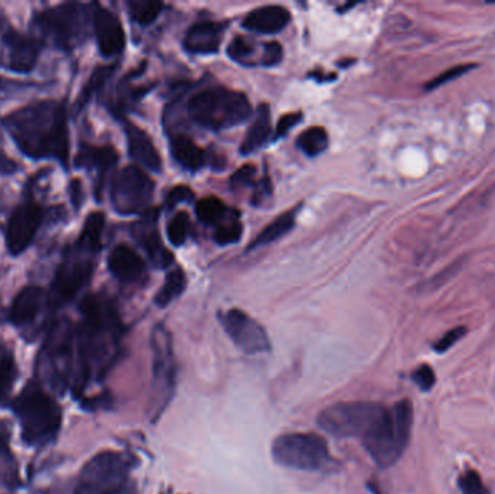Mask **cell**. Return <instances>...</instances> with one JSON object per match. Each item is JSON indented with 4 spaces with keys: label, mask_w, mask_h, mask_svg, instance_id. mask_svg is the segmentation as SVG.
I'll return each instance as SVG.
<instances>
[{
    "label": "cell",
    "mask_w": 495,
    "mask_h": 494,
    "mask_svg": "<svg viewBox=\"0 0 495 494\" xmlns=\"http://www.w3.org/2000/svg\"><path fill=\"white\" fill-rule=\"evenodd\" d=\"M7 134L33 160H57L67 166L70 154L69 125L64 106L55 100L31 103L4 119Z\"/></svg>",
    "instance_id": "6da1fadb"
},
{
    "label": "cell",
    "mask_w": 495,
    "mask_h": 494,
    "mask_svg": "<svg viewBox=\"0 0 495 494\" xmlns=\"http://www.w3.org/2000/svg\"><path fill=\"white\" fill-rule=\"evenodd\" d=\"M83 322L77 331L76 387H84L94 373L101 377L115 360L122 322L110 299L87 295L80 303Z\"/></svg>",
    "instance_id": "7a4b0ae2"
},
{
    "label": "cell",
    "mask_w": 495,
    "mask_h": 494,
    "mask_svg": "<svg viewBox=\"0 0 495 494\" xmlns=\"http://www.w3.org/2000/svg\"><path fill=\"white\" fill-rule=\"evenodd\" d=\"M11 407L21 425L22 441L28 447H48L57 440L62 423V406L36 380L22 389Z\"/></svg>",
    "instance_id": "3957f363"
},
{
    "label": "cell",
    "mask_w": 495,
    "mask_h": 494,
    "mask_svg": "<svg viewBox=\"0 0 495 494\" xmlns=\"http://www.w3.org/2000/svg\"><path fill=\"white\" fill-rule=\"evenodd\" d=\"M412 426V402L400 400L391 409H384L362 438V443L376 464L390 467L405 452L410 441Z\"/></svg>",
    "instance_id": "277c9868"
},
{
    "label": "cell",
    "mask_w": 495,
    "mask_h": 494,
    "mask_svg": "<svg viewBox=\"0 0 495 494\" xmlns=\"http://www.w3.org/2000/svg\"><path fill=\"white\" fill-rule=\"evenodd\" d=\"M188 113L200 127L222 131L236 127L252 115L250 99L241 91L226 88H210L190 98Z\"/></svg>",
    "instance_id": "5b68a950"
},
{
    "label": "cell",
    "mask_w": 495,
    "mask_h": 494,
    "mask_svg": "<svg viewBox=\"0 0 495 494\" xmlns=\"http://www.w3.org/2000/svg\"><path fill=\"white\" fill-rule=\"evenodd\" d=\"M137 465L134 455L120 451H101L80 471L76 494H103L129 483Z\"/></svg>",
    "instance_id": "8992f818"
},
{
    "label": "cell",
    "mask_w": 495,
    "mask_h": 494,
    "mask_svg": "<svg viewBox=\"0 0 495 494\" xmlns=\"http://www.w3.org/2000/svg\"><path fill=\"white\" fill-rule=\"evenodd\" d=\"M271 454L277 464L301 471H320L332 461L325 438L311 432L280 435L272 442Z\"/></svg>",
    "instance_id": "52a82bcc"
},
{
    "label": "cell",
    "mask_w": 495,
    "mask_h": 494,
    "mask_svg": "<svg viewBox=\"0 0 495 494\" xmlns=\"http://www.w3.org/2000/svg\"><path fill=\"white\" fill-rule=\"evenodd\" d=\"M386 407L374 402H339L318 416L319 428L335 438H364Z\"/></svg>",
    "instance_id": "ba28073f"
},
{
    "label": "cell",
    "mask_w": 495,
    "mask_h": 494,
    "mask_svg": "<svg viewBox=\"0 0 495 494\" xmlns=\"http://www.w3.org/2000/svg\"><path fill=\"white\" fill-rule=\"evenodd\" d=\"M152 347V394L149 413L152 422L163 414L170 404L176 387V360H174L173 339L166 328H154L151 337Z\"/></svg>",
    "instance_id": "9c48e42d"
},
{
    "label": "cell",
    "mask_w": 495,
    "mask_h": 494,
    "mask_svg": "<svg viewBox=\"0 0 495 494\" xmlns=\"http://www.w3.org/2000/svg\"><path fill=\"white\" fill-rule=\"evenodd\" d=\"M89 18L83 5L62 4L36 16V26L55 47L70 52L83 43Z\"/></svg>",
    "instance_id": "30bf717a"
},
{
    "label": "cell",
    "mask_w": 495,
    "mask_h": 494,
    "mask_svg": "<svg viewBox=\"0 0 495 494\" xmlns=\"http://www.w3.org/2000/svg\"><path fill=\"white\" fill-rule=\"evenodd\" d=\"M156 185L141 167L128 166L116 173L110 185V202L120 214H137L149 206Z\"/></svg>",
    "instance_id": "8fae6325"
},
{
    "label": "cell",
    "mask_w": 495,
    "mask_h": 494,
    "mask_svg": "<svg viewBox=\"0 0 495 494\" xmlns=\"http://www.w3.org/2000/svg\"><path fill=\"white\" fill-rule=\"evenodd\" d=\"M43 43L18 33L0 9V67L14 73H29L40 57Z\"/></svg>",
    "instance_id": "7c38bea8"
},
{
    "label": "cell",
    "mask_w": 495,
    "mask_h": 494,
    "mask_svg": "<svg viewBox=\"0 0 495 494\" xmlns=\"http://www.w3.org/2000/svg\"><path fill=\"white\" fill-rule=\"evenodd\" d=\"M72 331L69 324L55 325L43 347V368L48 380L54 387L64 389L71 370Z\"/></svg>",
    "instance_id": "4fadbf2b"
},
{
    "label": "cell",
    "mask_w": 495,
    "mask_h": 494,
    "mask_svg": "<svg viewBox=\"0 0 495 494\" xmlns=\"http://www.w3.org/2000/svg\"><path fill=\"white\" fill-rule=\"evenodd\" d=\"M221 324L229 338L245 354H257L271 351V341L265 328L241 309H231L222 313Z\"/></svg>",
    "instance_id": "5bb4252c"
},
{
    "label": "cell",
    "mask_w": 495,
    "mask_h": 494,
    "mask_svg": "<svg viewBox=\"0 0 495 494\" xmlns=\"http://www.w3.org/2000/svg\"><path fill=\"white\" fill-rule=\"evenodd\" d=\"M93 270V262L84 255H70L55 273L51 286V305L62 306L71 302L79 295V291L90 281Z\"/></svg>",
    "instance_id": "9a60e30c"
},
{
    "label": "cell",
    "mask_w": 495,
    "mask_h": 494,
    "mask_svg": "<svg viewBox=\"0 0 495 494\" xmlns=\"http://www.w3.org/2000/svg\"><path fill=\"white\" fill-rule=\"evenodd\" d=\"M43 207L35 202H25L12 212L5 233L7 252L12 257H18L28 250L43 223Z\"/></svg>",
    "instance_id": "2e32d148"
},
{
    "label": "cell",
    "mask_w": 495,
    "mask_h": 494,
    "mask_svg": "<svg viewBox=\"0 0 495 494\" xmlns=\"http://www.w3.org/2000/svg\"><path fill=\"white\" fill-rule=\"evenodd\" d=\"M91 23L100 54L108 59L120 54L125 48L127 38L119 18L101 5L96 4L93 5L91 11Z\"/></svg>",
    "instance_id": "e0dca14e"
},
{
    "label": "cell",
    "mask_w": 495,
    "mask_h": 494,
    "mask_svg": "<svg viewBox=\"0 0 495 494\" xmlns=\"http://www.w3.org/2000/svg\"><path fill=\"white\" fill-rule=\"evenodd\" d=\"M47 300V293L38 286H26L22 289L12 302L9 313L12 324L19 329L33 328L45 309Z\"/></svg>",
    "instance_id": "ac0fdd59"
},
{
    "label": "cell",
    "mask_w": 495,
    "mask_h": 494,
    "mask_svg": "<svg viewBox=\"0 0 495 494\" xmlns=\"http://www.w3.org/2000/svg\"><path fill=\"white\" fill-rule=\"evenodd\" d=\"M134 235L154 266L164 269L174 261L173 254L164 247L163 240L159 236L156 214H147L141 222H138L134 226Z\"/></svg>",
    "instance_id": "d6986e66"
},
{
    "label": "cell",
    "mask_w": 495,
    "mask_h": 494,
    "mask_svg": "<svg viewBox=\"0 0 495 494\" xmlns=\"http://www.w3.org/2000/svg\"><path fill=\"white\" fill-rule=\"evenodd\" d=\"M125 134H127L128 151L129 156L138 167L147 168V170L158 173L163 167V160L159 156L158 149L154 146L151 137L147 132L142 131L141 128L134 124H125Z\"/></svg>",
    "instance_id": "ffe728a7"
},
{
    "label": "cell",
    "mask_w": 495,
    "mask_h": 494,
    "mask_svg": "<svg viewBox=\"0 0 495 494\" xmlns=\"http://www.w3.org/2000/svg\"><path fill=\"white\" fill-rule=\"evenodd\" d=\"M224 33L221 23L195 24L186 33V50L192 54H214L221 47Z\"/></svg>",
    "instance_id": "44dd1931"
},
{
    "label": "cell",
    "mask_w": 495,
    "mask_h": 494,
    "mask_svg": "<svg viewBox=\"0 0 495 494\" xmlns=\"http://www.w3.org/2000/svg\"><path fill=\"white\" fill-rule=\"evenodd\" d=\"M109 271L125 283H132L141 279L145 271V262L141 255L128 245H118L113 248L108 259Z\"/></svg>",
    "instance_id": "7402d4cb"
},
{
    "label": "cell",
    "mask_w": 495,
    "mask_h": 494,
    "mask_svg": "<svg viewBox=\"0 0 495 494\" xmlns=\"http://www.w3.org/2000/svg\"><path fill=\"white\" fill-rule=\"evenodd\" d=\"M289 23V9L272 5L253 9L250 15L243 19V28L262 35H271L284 30Z\"/></svg>",
    "instance_id": "603a6c76"
},
{
    "label": "cell",
    "mask_w": 495,
    "mask_h": 494,
    "mask_svg": "<svg viewBox=\"0 0 495 494\" xmlns=\"http://www.w3.org/2000/svg\"><path fill=\"white\" fill-rule=\"evenodd\" d=\"M116 161H118V154L110 147L96 148V147L83 146L77 154L76 166L87 168V170H90V168L98 170V187H101L103 178L109 171L115 167Z\"/></svg>",
    "instance_id": "cb8c5ba5"
},
{
    "label": "cell",
    "mask_w": 495,
    "mask_h": 494,
    "mask_svg": "<svg viewBox=\"0 0 495 494\" xmlns=\"http://www.w3.org/2000/svg\"><path fill=\"white\" fill-rule=\"evenodd\" d=\"M271 110L267 105H261L258 108L257 117L253 119L251 129L241 146V153L246 156L264 147L271 137Z\"/></svg>",
    "instance_id": "d4e9b609"
},
{
    "label": "cell",
    "mask_w": 495,
    "mask_h": 494,
    "mask_svg": "<svg viewBox=\"0 0 495 494\" xmlns=\"http://www.w3.org/2000/svg\"><path fill=\"white\" fill-rule=\"evenodd\" d=\"M171 154L186 170L197 171L206 163V154L187 135L171 138Z\"/></svg>",
    "instance_id": "484cf974"
},
{
    "label": "cell",
    "mask_w": 495,
    "mask_h": 494,
    "mask_svg": "<svg viewBox=\"0 0 495 494\" xmlns=\"http://www.w3.org/2000/svg\"><path fill=\"white\" fill-rule=\"evenodd\" d=\"M103 229H105V214L101 212H93L89 214L77 240V250L84 254L91 255L100 252Z\"/></svg>",
    "instance_id": "4316f807"
},
{
    "label": "cell",
    "mask_w": 495,
    "mask_h": 494,
    "mask_svg": "<svg viewBox=\"0 0 495 494\" xmlns=\"http://www.w3.org/2000/svg\"><path fill=\"white\" fill-rule=\"evenodd\" d=\"M18 380V364L11 347L0 339V406L6 404L11 397L14 383Z\"/></svg>",
    "instance_id": "83f0119b"
},
{
    "label": "cell",
    "mask_w": 495,
    "mask_h": 494,
    "mask_svg": "<svg viewBox=\"0 0 495 494\" xmlns=\"http://www.w3.org/2000/svg\"><path fill=\"white\" fill-rule=\"evenodd\" d=\"M297 212L299 209H291L286 214H280L279 218H275L270 225L265 226L261 231L260 235L252 241L250 245V250H255L258 247H264L268 243H272L274 241L280 240L281 236L289 233L293 226L296 225Z\"/></svg>",
    "instance_id": "f1b7e54d"
},
{
    "label": "cell",
    "mask_w": 495,
    "mask_h": 494,
    "mask_svg": "<svg viewBox=\"0 0 495 494\" xmlns=\"http://www.w3.org/2000/svg\"><path fill=\"white\" fill-rule=\"evenodd\" d=\"M186 288H187V277H186L185 271L181 269H174L173 271L167 274L166 281L157 293L154 302L159 308H167L185 293Z\"/></svg>",
    "instance_id": "f546056e"
},
{
    "label": "cell",
    "mask_w": 495,
    "mask_h": 494,
    "mask_svg": "<svg viewBox=\"0 0 495 494\" xmlns=\"http://www.w3.org/2000/svg\"><path fill=\"white\" fill-rule=\"evenodd\" d=\"M328 146H329V135L322 127L309 128L297 138V147L309 157L320 156L325 153Z\"/></svg>",
    "instance_id": "4dcf8cb0"
},
{
    "label": "cell",
    "mask_w": 495,
    "mask_h": 494,
    "mask_svg": "<svg viewBox=\"0 0 495 494\" xmlns=\"http://www.w3.org/2000/svg\"><path fill=\"white\" fill-rule=\"evenodd\" d=\"M128 8H129L130 18L134 19L135 23L139 25H149L158 18L163 4L156 0H134V2H128Z\"/></svg>",
    "instance_id": "1f68e13d"
},
{
    "label": "cell",
    "mask_w": 495,
    "mask_h": 494,
    "mask_svg": "<svg viewBox=\"0 0 495 494\" xmlns=\"http://www.w3.org/2000/svg\"><path fill=\"white\" fill-rule=\"evenodd\" d=\"M224 214H226V206L221 199L214 196L205 197L195 204L197 218L206 225L221 223L224 221Z\"/></svg>",
    "instance_id": "d6a6232c"
},
{
    "label": "cell",
    "mask_w": 495,
    "mask_h": 494,
    "mask_svg": "<svg viewBox=\"0 0 495 494\" xmlns=\"http://www.w3.org/2000/svg\"><path fill=\"white\" fill-rule=\"evenodd\" d=\"M188 228H190V223H188V216L186 212H180L171 219L170 223L167 226V235L174 247H181L186 242Z\"/></svg>",
    "instance_id": "836d02e7"
},
{
    "label": "cell",
    "mask_w": 495,
    "mask_h": 494,
    "mask_svg": "<svg viewBox=\"0 0 495 494\" xmlns=\"http://www.w3.org/2000/svg\"><path fill=\"white\" fill-rule=\"evenodd\" d=\"M241 236H243V225L238 219L222 221L214 231V241L219 245H231V243L238 242Z\"/></svg>",
    "instance_id": "e575fe53"
},
{
    "label": "cell",
    "mask_w": 495,
    "mask_h": 494,
    "mask_svg": "<svg viewBox=\"0 0 495 494\" xmlns=\"http://www.w3.org/2000/svg\"><path fill=\"white\" fill-rule=\"evenodd\" d=\"M460 489L462 494H490L481 476L475 470H470L460 477Z\"/></svg>",
    "instance_id": "d590c367"
},
{
    "label": "cell",
    "mask_w": 495,
    "mask_h": 494,
    "mask_svg": "<svg viewBox=\"0 0 495 494\" xmlns=\"http://www.w3.org/2000/svg\"><path fill=\"white\" fill-rule=\"evenodd\" d=\"M474 67V64H463V66L452 67V69L446 70L445 73H442L441 76L436 77L431 83L427 84L426 89L427 90H433V89L441 88L443 84L455 81V79L462 76V74L468 73Z\"/></svg>",
    "instance_id": "8d00e7d4"
},
{
    "label": "cell",
    "mask_w": 495,
    "mask_h": 494,
    "mask_svg": "<svg viewBox=\"0 0 495 494\" xmlns=\"http://www.w3.org/2000/svg\"><path fill=\"white\" fill-rule=\"evenodd\" d=\"M252 45L243 37H236L235 40L232 41L228 47V54L231 55L232 60H235V62H248V59L252 55Z\"/></svg>",
    "instance_id": "74e56055"
},
{
    "label": "cell",
    "mask_w": 495,
    "mask_h": 494,
    "mask_svg": "<svg viewBox=\"0 0 495 494\" xmlns=\"http://www.w3.org/2000/svg\"><path fill=\"white\" fill-rule=\"evenodd\" d=\"M255 176H257V167L252 166V164H245V166H243V167L233 173L231 178V185L235 189L248 187V185H252Z\"/></svg>",
    "instance_id": "f35d334b"
},
{
    "label": "cell",
    "mask_w": 495,
    "mask_h": 494,
    "mask_svg": "<svg viewBox=\"0 0 495 494\" xmlns=\"http://www.w3.org/2000/svg\"><path fill=\"white\" fill-rule=\"evenodd\" d=\"M413 378H414V382L417 383V385H419L420 389L424 390V392L431 390L432 387H433L434 382H436V375H434L433 368H432L431 366H427V364L420 366V367L414 371Z\"/></svg>",
    "instance_id": "ab89813d"
},
{
    "label": "cell",
    "mask_w": 495,
    "mask_h": 494,
    "mask_svg": "<svg viewBox=\"0 0 495 494\" xmlns=\"http://www.w3.org/2000/svg\"><path fill=\"white\" fill-rule=\"evenodd\" d=\"M195 197V193L187 185H176L174 189L170 190L168 196H167V204L170 209L177 206V204H185V202H190Z\"/></svg>",
    "instance_id": "60d3db41"
},
{
    "label": "cell",
    "mask_w": 495,
    "mask_h": 494,
    "mask_svg": "<svg viewBox=\"0 0 495 494\" xmlns=\"http://www.w3.org/2000/svg\"><path fill=\"white\" fill-rule=\"evenodd\" d=\"M282 59V47L279 43H267L264 45V52H262V66L272 67L277 66Z\"/></svg>",
    "instance_id": "b9f144b4"
},
{
    "label": "cell",
    "mask_w": 495,
    "mask_h": 494,
    "mask_svg": "<svg viewBox=\"0 0 495 494\" xmlns=\"http://www.w3.org/2000/svg\"><path fill=\"white\" fill-rule=\"evenodd\" d=\"M465 332H467V329L463 327L451 329V331L446 332V334L442 337L441 341H438V344L434 346V349H436L438 353H445V351H448L451 347L455 346L456 342L462 338Z\"/></svg>",
    "instance_id": "7bdbcfd3"
},
{
    "label": "cell",
    "mask_w": 495,
    "mask_h": 494,
    "mask_svg": "<svg viewBox=\"0 0 495 494\" xmlns=\"http://www.w3.org/2000/svg\"><path fill=\"white\" fill-rule=\"evenodd\" d=\"M110 70L112 69L105 67V69H99L98 71L93 74V77L90 79V83H89V86L83 90V95H81V99H80V103H86L87 100H89V98H90L91 93H93L96 89L100 88L101 84L105 83L106 79L110 76Z\"/></svg>",
    "instance_id": "ee69618b"
},
{
    "label": "cell",
    "mask_w": 495,
    "mask_h": 494,
    "mask_svg": "<svg viewBox=\"0 0 495 494\" xmlns=\"http://www.w3.org/2000/svg\"><path fill=\"white\" fill-rule=\"evenodd\" d=\"M301 113H289L284 115L281 119L279 120L277 128H275V138H281L284 135L289 134L291 128L296 127L297 124H300Z\"/></svg>",
    "instance_id": "f6af8a7d"
},
{
    "label": "cell",
    "mask_w": 495,
    "mask_h": 494,
    "mask_svg": "<svg viewBox=\"0 0 495 494\" xmlns=\"http://www.w3.org/2000/svg\"><path fill=\"white\" fill-rule=\"evenodd\" d=\"M19 166L16 161L12 160L11 157L0 149V175L12 176L18 173Z\"/></svg>",
    "instance_id": "bcb514c9"
},
{
    "label": "cell",
    "mask_w": 495,
    "mask_h": 494,
    "mask_svg": "<svg viewBox=\"0 0 495 494\" xmlns=\"http://www.w3.org/2000/svg\"><path fill=\"white\" fill-rule=\"evenodd\" d=\"M70 192H71V200L74 206H81V197H83V193H81V183L79 180H72L71 185H70Z\"/></svg>",
    "instance_id": "7dc6e473"
},
{
    "label": "cell",
    "mask_w": 495,
    "mask_h": 494,
    "mask_svg": "<svg viewBox=\"0 0 495 494\" xmlns=\"http://www.w3.org/2000/svg\"><path fill=\"white\" fill-rule=\"evenodd\" d=\"M103 494H138L135 490V487L132 484L128 483L125 486L119 487V489H115V490L108 491V493Z\"/></svg>",
    "instance_id": "c3c4849f"
},
{
    "label": "cell",
    "mask_w": 495,
    "mask_h": 494,
    "mask_svg": "<svg viewBox=\"0 0 495 494\" xmlns=\"http://www.w3.org/2000/svg\"><path fill=\"white\" fill-rule=\"evenodd\" d=\"M9 454H11L9 443L4 435H0V457H9Z\"/></svg>",
    "instance_id": "681fc988"
},
{
    "label": "cell",
    "mask_w": 495,
    "mask_h": 494,
    "mask_svg": "<svg viewBox=\"0 0 495 494\" xmlns=\"http://www.w3.org/2000/svg\"><path fill=\"white\" fill-rule=\"evenodd\" d=\"M369 489H371V491H373L374 494H381V490L380 489H378V486H376V484H369Z\"/></svg>",
    "instance_id": "f907efd6"
},
{
    "label": "cell",
    "mask_w": 495,
    "mask_h": 494,
    "mask_svg": "<svg viewBox=\"0 0 495 494\" xmlns=\"http://www.w3.org/2000/svg\"><path fill=\"white\" fill-rule=\"evenodd\" d=\"M2 207H4V199L0 196V212H2Z\"/></svg>",
    "instance_id": "816d5d0a"
}]
</instances>
